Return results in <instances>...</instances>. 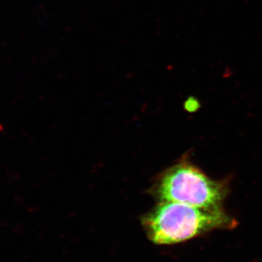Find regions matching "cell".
Listing matches in <instances>:
<instances>
[{
    "mask_svg": "<svg viewBox=\"0 0 262 262\" xmlns=\"http://www.w3.org/2000/svg\"><path fill=\"white\" fill-rule=\"evenodd\" d=\"M155 244L187 241L213 229L228 228L234 222L222 208L206 210L173 202H161L144 221Z\"/></svg>",
    "mask_w": 262,
    "mask_h": 262,
    "instance_id": "6da1fadb",
    "label": "cell"
},
{
    "mask_svg": "<svg viewBox=\"0 0 262 262\" xmlns=\"http://www.w3.org/2000/svg\"><path fill=\"white\" fill-rule=\"evenodd\" d=\"M227 192L225 184L210 179L187 163L169 169L158 187L161 202H173L206 210L221 208Z\"/></svg>",
    "mask_w": 262,
    "mask_h": 262,
    "instance_id": "7a4b0ae2",
    "label": "cell"
}]
</instances>
